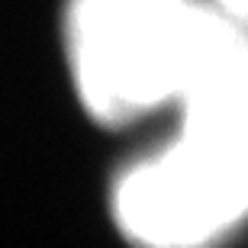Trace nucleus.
<instances>
[{"instance_id": "f257e3e1", "label": "nucleus", "mask_w": 248, "mask_h": 248, "mask_svg": "<svg viewBox=\"0 0 248 248\" xmlns=\"http://www.w3.org/2000/svg\"><path fill=\"white\" fill-rule=\"evenodd\" d=\"M245 32L210 0H71L64 13L74 91L107 126L181 107Z\"/></svg>"}, {"instance_id": "f03ea898", "label": "nucleus", "mask_w": 248, "mask_h": 248, "mask_svg": "<svg viewBox=\"0 0 248 248\" xmlns=\"http://www.w3.org/2000/svg\"><path fill=\"white\" fill-rule=\"evenodd\" d=\"M113 219L132 242L197 248L248 219L242 206L177 139L129 165L113 184Z\"/></svg>"}, {"instance_id": "7ed1b4c3", "label": "nucleus", "mask_w": 248, "mask_h": 248, "mask_svg": "<svg viewBox=\"0 0 248 248\" xmlns=\"http://www.w3.org/2000/svg\"><path fill=\"white\" fill-rule=\"evenodd\" d=\"M177 113L174 139L248 206V32L210 64Z\"/></svg>"}, {"instance_id": "20e7f679", "label": "nucleus", "mask_w": 248, "mask_h": 248, "mask_svg": "<svg viewBox=\"0 0 248 248\" xmlns=\"http://www.w3.org/2000/svg\"><path fill=\"white\" fill-rule=\"evenodd\" d=\"M222 16H229L232 23H239L242 29H248V0H210Z\"/></svg>"}]
</instances>
